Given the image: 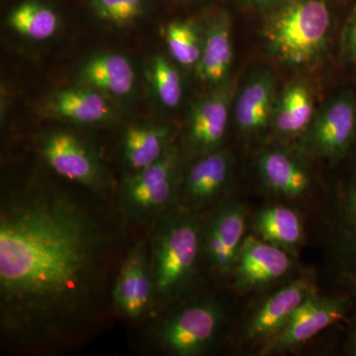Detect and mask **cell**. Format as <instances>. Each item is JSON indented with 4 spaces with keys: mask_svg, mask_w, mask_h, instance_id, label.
I'll return each instance as SVG.
<instances>
[{
    "mask_svg": "<svg viewBox=\"0 0 356 356\" xmlns=\"http://www.w3.org/2000/svg\"><path fill=\"white\" fill-rule=\"evenodd\" d=\"M105 236L83 204L58 189H26L0 211V315L21 343L60 337L90 305Z\"/></svg>",
    "mask_w": 356,
    "mask_h": 356,
    "instance_id": "1",
    "label": "cell"
},
{
    "mask_svg": "<svg viewBox=\"0 0 356 356\" xmlns=\"http://www.w3.org/2000/svg\"><path fill=\"white\" fill-rule=\"evenodd\" d=\"M331 31V11L325 0H286L264 22L261 34L276 63L305 70L322 62Z\"/></svg>",
    "mask_w": 356,
    "mask_h": 356,
    "instance_id": "2",
    "label": "cell"
},
{
    "mask_svg": "<svg viewBox=\"0 0 356 356\" xmlns=\"http://www.w3.org/2000/svg\"><path fill=\"white\" fill-rule=\"evenodd\" d=\"M339 165L330 218V266L341 295L356 304V142Z\"/></svg>",
    "mask_w": 356,
    "mask_h": 356,
    "instance_id": "3",
    "label": "cell"
},
{
    "mask_svg": "<svg viewBox=\"0 0 356 356\" xmlns=\"http://www.w3.org/2000/svg\"><path fill=\"white\" fill-rule=\"evenodd\" d=\"M195 218L189 213L170 217L154 240L151 262L154 291L163 300H172L187 286L193 275L200 250Z\"/></svg>",
    "mask_w": 356,
    "mask_h": 356,
    "instance_id": "4",
    "label": "cell"
},
{
    "mask_svg": "<svg viewBox=\"0 0 356 356\" xmlns=\"http://www.w3.org/2000/svg\"><path fill=\"white\" fill-rule=\"evenodd\" d=\"M356 142V97L341 90L317 109L311 125L299 139L300 152L312 159L339 165Z\"/></svg>",
    "mask_w": 356,
    "mask_h": 356,
    "instance_id": "5",
    "label": "cell"
},
{
    "mask_svg": "<svg viewBox=\"0 0 356 356\" xmlns=\"http://www.w3.org/2000/svg\"><path fill=\"white\" fill-rule=\"evenodd\" d=\"M276 74L266 65H254L236 88L232 114L236 130L245 140H259L270 131L277 96Z\"/></svg>",
    "mask_w": 356,
    "mask_h": 356,
    "instance_id": "6",
    "label": "cell"
},
{
    "mask_svg": "<svg viewBox=\"0 0 356 356\" xmlns=\"http://www.w3.org/2000/svg\"><path fill=\"white\" fill-rule=\"evenodd\" d=\"M236 88L238 83L231 79L219 88L207 90L192 105L185 138L189 154L201 156L221 149Z\"/></svg>",
    "mask_w": 356,
    "mask_h": 356,
    "instance_id": "7",
    "label": "cell"
},
{
    "mask_svg": "<svg viewBox=\"0 0 356 356\" xmlns=\"http://www.w3.org/2000/svg\"><path fill=\"white\" fill-rule=\"evenodd\" d=\"M353 301L343 295L318 297L314 293L293 314L287 324L264 343V353H284L310 341L346 317Z\"/></svg>",
    "mask_w": 356,
    "mask_h": 356,
    "instance_id": "8",
    "label": "cell"
},
{
    "mask_svg": "<svg viewBox=\"0 0 356 356\" xmlns=\"http://www.w3.org/2000/svg\"><path fill=\"white\" fill-rule=\"evenodd\" d=\"M221 312L211 302L185 307L165 321L158 332L161 348L178 356L204 353L216 337Z\"/></svg>",
    "mask_w": 356,
    "mask_h": 356,
    "instance_id": "9",
    "label": "cell"
},
{
    "mask_svg": "<svg viewBox=\"0 0 356 356\" xmlns=\"http://www.w3.org/2000/svg\"><path fill=\"white\" fill-rule=\"evenodd\" d=\"M179 153L177 147L170 149L156 163L133 172L123 186L126 207L137 216L147 217L165 209L177 186Z\"/></svg>",
    "mask_w": 356,
    "mask_h": 356,
    "instance_id": "10",
    "label": "cell"
},
{
    "mask_svg": "<svg viewBox=\"0 0 356 356\" xmlns=\"http://www.w3.org/2000/svg\"><path fill=\"white\" fill-rule=\"evenodd\" d=\"M40 153L47 165L60 177L86 186L99 184V161L76 134L65 130L44 134L40 140Z\"/></svg>",
    "mask_w": 356,
    "mask_h": 356,
    "instance_id": "11",
    "label": "cell"
},
{
    "mask_svg": "<svg viewBox=\"0 0 356 356\" xmlns=\"http://www.w3.org/2000/svg\"><path fill=\"white\" fill-rule=\"evenodd\" d=\"M292 266L286 250L254 236L243 240L235 262L236 285L252 290L286 275Z\"/></svg>",
    "mask_w": 356,
    "mask_h": 356,
    "instance_id": "12",
    "label": "cell"
},
{
    "mask_svg": "<svg viewBox=\"0 0 356 356\" xmlns=\"http://www.w3.org/2000/svg\"><path fill=\"white\" fill-rule=\"evenodd\" d=\"M234 63L233 28L229 14H214L203 31V47L195 72L207 90L219 88L231 79Z\"/></svg>",
    "mask_w": 356,
    "mask_h": 356,
    "instance_id": "13",
    "label": "cell"
},
{
    "mask_svg": "<svg viewBox=\"0 0 356 356\" xmlns=\"http://www.w3.org/2000/svg\"><path fill=\"white\" fill-rule=\"evenodd\" d=\"M43 113L51 118L79 125H100L114 118L109 98L81 84L51 93L44 102Z\"/></svg>",
    "mask_w": 356,
    "mask_h": 356,
    "instance_id": "14",
    "label": "cell"
},
{
    "mask_svg": "<svg viewBox=\"0 0 356 356\" xmlns=\"http://www.w3.org/2000/svg\"><path fill=\"white\" fill-rule=\"evenodd\" d=\"M154 290L151 264L138 245L122 264L113 289L115 306L129 318H138L151 305Z\"/></svg>",
    "mask_w": 356,
    "mask_h": 356,
    "instance_id": "15",
    "label": "cell"
},
{
    "mask_svg": "<svg viewBox=\"0 0 356 356\" xmlns=\"http://www.w3.org/2000/svg\"><path fill=\"white\" fill-rule=\"evenodd\" d=\"M316 112L310 84L295 79L276 96L270 131L282 140H299L311 125Z\"/></svg>",
    "mask_w": 356,
    "mask_h": 356,
    "instance_id": "16",
    "label": "cell"
},
{
    "mask_svg": "<svg viewBox=\"0 0 356 356\" xmlns=\"http://www.w3.org/2000/svg\"><path fill=\"white\" fill-rule=\"evenodd\" d=\"M81 86L99 91L107 97L123 98L132 95L136 86V72L126 56L103 51L88 58L77 74Z\"/></svg>",
    "mask_w": 356,
    "mask_h": 356,
    "instance_id": "17",
    "label": "cell"
},
{
    "mask_svg": "<svg viewBox=\"0 0 356 356\" xmlns=\"http://www.w3.org/2000/svg\"><path fill=\"white\" fill-rule=\"evenodd\" d=\"M313 294V287L305 278L281 288L259 307L248 323V339L266 343L287 324L293 314Z\"/></svg>",
    "mask_w": 356,
    "mask_h": 356,
    "instance_id": "18",
    "label": "cell"
},
{
    "mask_svg": "<svg viewBox=\"0 0 356 356\" xmlns=\"http://www.w3.org/2000/svg\"><path fill=\"white\" fill-rule=\"evenodd\" d=\"M245 210L240 205L227 206L211 220L204 236V248L218 270L228 273L235 266L245 240Z\"/></svg>",
    "mask_w": 356,
    "mask_h": 356,
    "instance_id": "19",
    "label": "cell"
},
{
    "mask_svg": "<svg viewBox=\"0 0 356 356\" xmlns=\"http://www.w3.org/2000/svg\"><path fill=\"white\" fill-rule=\"evenodd\" d=\"M257 170L262 182L274 193L287 198L305 195L311 177L296 156L281 147H269L259 154Z\"/></svg>",
    "mask_w": 356,
    "mask_h": 356,
    "instance_id": "20",
    "label": "cell"
},
{
    "mask_svg": "<svg viewBox=\"0 0 356 356\" xmlns=\"http://www.w3.org/2000/svg\"><path fill=\"white\" fill-rule=\"evenodd\" d=\"M231 166V156L226 149L199 156L185 179L184 194L188 202L201 205L219 195L228 182Z\"/></svg>",
    "mask_w": 356,
    "mask_h": 356,
    "instance_id": "21",
    "label": "cell"
},
{
    "mask_svg": "<svg viewBox=\"0 0 356 356\" xmlns=\"http://www.w3.org/2000/svg\"><path fill=\"white\" fill-rule=\"evenodd\" d=\"M172 131L161 125H135L123 137V156L133 172L156 163L172 146Z\"/></svg>",
    "mask_w": 356,
    "mask_h": 356,
    "instance_id": "22",
    "label": "cell"
},
{
    "mask_svg": "<svg viewBox=\"0 0 356 356\" xmlns=\"http://www.w3.org/2000/svg\"><path fill=\"white\" fill-rule=\"evenodd\" d=\"M7 25L31 41L53 38L60 28V16L55 8L40 0H24L11 9Z\"/></svg>",
    "mask_w": 356,
    "mask_h": 356,
    "instance_id": "23",
    "label": "cell"
},
{
    "mask_svg": "<svg viewBox=\"0 0 356 356\" xmlns=\"http://www.w3.org/2000/svg\"><path fill=\"white\" fill-rule=\"evenodd\" d=\"M254 229L261 240L286 252L298 248L303 238V227L298 213L285 206H270L259 213Z\"/></svg>",
    "mask_w": 356,
    "mask_h": 356,
    "instance_id": "24",
    "label": "cell"
},
{
    "mask_svg": "<svg viewBox=\"0 0 356 356\" xmlns=\"http://www.w3.org/2000/svg\"><path fill=\"white\" fill-rule=\"evenodd\" d=\"M165 40L170 57L175 64L195 69L203 47V33L195 21L182 19L168 23Z\"/></svg>",
    "mask_w": 356,
    "mask_h": 356,
    "instance_id": "25",
    "label": "cell"
},
{
    "mask_svg": "<svg viewBox=\"0 0 356 356\" xmlns=\"http://www.w3.org/2000/svg\"><path fill=\"white\" fill-rule=\"evenodd\" d=\"M147 79L161 106L175 109L184 98V83L179 70L161 55L154 56L147 69Z\"/></svg>",
    "mask_w": 356,
    "mask_h": 356,
    "instance_id": "26",
    "label": "cell"
},
{
    "mask_svg": "<svg viewBox=\"0 0 356 356\" xmlns=\"http://www.w3.org/2000/svg\"><path fill=\"white\" fill-rule=\"evenodd\" d=\"M88 6L96 20L123 29L144 17L147 0H88Z\"/></svg>",
    "mask_w": 356,
    "mask_h": 356,
    "instance_id": "27",
    "label": "cell"
},
{
    "mask_svg": "<svg viewBox=\"0 0 356 356\" xmlns=\"http://www.w3.org/2000/svg\"><path fill=\"white\" fill-rule=\"evenodd\" d=\"M346 44L348 56L353 64L356 65V8L346 28Z\"/></svg>",
    "mask_w": 356,
    "mask_h": 356,
    "instance_id": "28",
    "label": "cell"
},
{
    "mask_svg": "<svg viewBox=\"0 0 356 356\" xmlns=\"http://www.w3.org/2000/svg\"><path fill=\"white\" fill-rule=\"evenodd\" d=\"M248 1L255 6H267L275 3L277 0H248Z\"/></svg>",
    "mask_w": 356,
    "mask_h": 356,
    "instance_id": "29",
    "label": "cell"
},
{
    "mask_svg": "<svg viewBox=\"0 0 356 356\" xmlns=\"http://www.w3.org/2000/svg\"><path fill=\"white\" fill-rule=\"evenodd\" d=\"M350 350L353 355L356 356V323L355 327H353V334H351Z\"/></svg>",
    "mask_w": 356,
    "mask_h": 356,
    "instance_id": "30",
    "label": "cell"
}]
</instances>
